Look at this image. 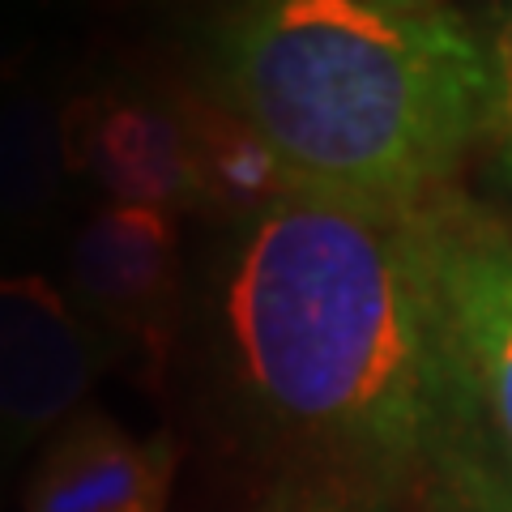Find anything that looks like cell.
Masks as SVG:
<instances>
[{"label":"cell","mask_w":512,"mask_h":512,"mask_svg":"<svg viewBox=\"0 0 512 512\" xmlns=\"http://www.w3.org/2000/svg\"><path fill=\"white\" fill-rule=\"evenodd\" d=\"M205 90L295 188L414 210L483 146V30L448 5L218 0Z\"/></svg>","instance_id":"7a4b0ae2"},{"label":"cell","mask_w":512,"mask_h":512,"mask_svg":"<svg viewBox=\"0 0 512 512\" xmlns=\"http://www.w3.org/2000/svg\"><path fill=\"white\" fill-rule=\"evenodd\" d=\"M180 99H184V120L192 137L197 214H210L222 227H231V222L265 210L286 188H295L291 175L274 158V150L231 107H222L210 90L180 86Z\"/></svg>","instance_id":"9c48e42d"},{"label":"cell","mask_w":512,"mask_h":512,"mask_svg":"<svg viewBox=\"0 0 512 512\" xmlns=\"http://www.w3.org/2000/svg\"><path fill=\"white\" fill-rule=\"evenodd\" d=\"M64 90L52 73L0 64V235L43 231L77 184L64 150Z\"/></svg>","instance_id":"ba28073f"},{"label":"cell","mask_w":512,"mask_h":512,"mask_svg":"<svg viewBox=\"0 0 512 512\" xmlns=\"http://www.w3.org/2000/svg\"><path fill=\"white\" fill-rule=\"evenodd\" d=\"M487 52V111H483V150L491 175L512 197V0H495L483 26Z\"/></svg>","instance_id":"30bf717a"},{"label":"cell","mask_w":512,"mask_h":512,"mask_svg":"<svg viewBox=\"0 0 512 512\" xmlns=\"http://www.w3.org/2000/svg\"><path fill=\"white\" fill-rule=\"evenodd\" d=\"M414 239L461 389L512 487V218L448 188L414 205Z\"/></svg>","instance_id":"3957f363"},{"label":"cell","mask_w":512,"mask_h":512,"mask_svg":"<svg viewBox=\"0 0 512 512\" xmlns=\"http://www.w3.org/2000/svg\"><path fill=\"white\" fill-rule=\"evenodd\" d=\"M256 512H397V504H389L384 495L367 491L359 483L320 474V478H299V483H286L282 491L269 495V500Z\"/></svg>","instance_id":"8fae6325"},{"label":"cell","mask_w":512,"mask_h":512,"mask_svg":"<svg viewBox=\"0 0 512 512\" xmlns=\"http://www.w3.org/2000/svg\"><path fill=\"white\" fill-rule=\"evenodd\" d=\"M376 5H402V9H414V5H440V0H376Z\"/></svg>","instance_id":"7c38bea8"},{"label":"cell","mask_w":512,"mask_h":512,"mask_svg":"<svg viewBox=\"0 0 512 512\" xmlns=\"http://www.w3.org/2000/svg\"><path fill=\"white\" fill-rule=\"evenodd\" d=\"M201 333L222 393L325 474L423 512H512L414 210L286 188L214 244Z\"/></svg>","instance_id":"6da1fadb"},{"label":"cell","mask_w":512,"mask_h":512,"mask_svg":"<svg viewBox=\"0 0 512 512\" xmlns=\"http://www.w3.org/2000/svg\"><path fill=\"white\" fill-rule=\"evenodd\" d=\"M116 363V350L43 274H0V448L47 440Z\"/></svg>","instance_id":"8992f818"},{"label":"cell","mask_w":512,"mask_h":512,"mask_svg":"<svg viewBox=\"0 0 512 512\" xmlns=\"http://www.w3.org/2000/svg\"><path fill=\"white\" fill-rule=\"evenodd\" d=\"M175 440L137 436L103 410H82L43 440L22 512H167Z\"/></svg>","instance_id":"52a82bcc"},{"label":"cell","mask_w":512,"mask_h":512,"mask_svg":"<svg viewBox=\"0 0 512 512\" xmlns=\"http://www.w3.org/2000/svg\"><path fill=\"white\" fill-rule=\"evenodd\" d=\"M64 295L146 384H163L184 325L180 214L94 205L69 239Z\"/></svg>","instance_id":"277c9868"},{"label":"cell","mask_w":512,"mask_h":512,"mask_svg":"<svg viewBox=\"0 0 512 512\" xmlns=\"http://www.w3.org/2000/svg\"><path fill=\"white\" fill-rule=\"evenodd\" d=\"M64 150L77 184L99 205L197 214V171L180 86L146 77H103L69 90Z\"/></svg>","instance_id":"5b68a950"}]
</instances>
